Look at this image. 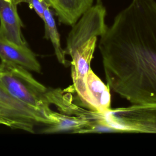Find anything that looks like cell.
<instances>
[{
  "label": "cell",
  "mask_w": 156,
  "mask_h": 156,
  "mask_svg": "<svg viewBox=\"0 0 156 156\" xmlns=\"http://www.w3.org/2000/svg\"><path fill=\"white\" fill-rule=\"evenodd\" d=\"M100 37L110 88L132 105L156 104V1L132 0Z\"/></svg>",
  "instance_id": "obj_1"
},
{
  "label": "cell",
  "mask_w": 156,
  "mask_h": 156,
  "mask_svg": "<svg viewBox=\"0 0 156 156\" xmlns=\"http://www.w3.org/2000/svg\"><path fill=\"white\" fill-rule=\"evenodd\" d=\"M0 86L15 99L48 116L52 112L51 90L38 82L29 70L20 66L1 62Z\"/></svg>",
  "instance_id": "obj_2"
},
{
  "label": "cell",
  "mask_w": 156,
  "mask_h": 156,
  "mask_svg": "<svg viewBox=\"0 0 156 156\" xmlns=\"http://www.w3.org/2000/svg\"><path fill=\"white\" fill-rule=\"evenodd\" d=\"M104 116L112 132L156 133V104L112 108Z\"/></svg>",
  "instance_id": "obj_3"
},
{
  "label": "cell",
  "mask_w": 156,
  "mask_h": 156,
  "mask_svg": "<svg viewBox=\"0 0 156 156\" xmlns=\"http://www.w3.org/2000/svg\"><path fill=\"white\" fill-rule=\"evenodd\" d=\"M0 117L13 129L34 133L38 125H51L53 120L45 113L15 99L0 86Z\"/></svg>",
  "instance_id": "obj_4"
},
{
  "label": "cell",
  "mask_w": 156,
  "mask_h": 156,
  "mask_svg": "<svg viewBox=\"0 0 156 156\" xmlns=\"http://www.w3.org/2000/svg\"><path fill=\"white\" fill-rule=\"evenodd\" d=\"M98 37H93L80 44L69 55L71 77L74 90L82 104L86 108L93 110L86 89V77L91 69L90 63L95 50Z\"/></svg>",
  "instance_id": "obj_5"
},
{
  "label": "cell",
  "mask_w": 156,
  "mask_h": 156,
  "mask_svg": "<svg viewBox=\"0 0 156 156\" xmlns=\"http://www.w3.org/2000/svg\"><path fill=\"white\" fill-rule=\"evenodd\" d=\"M0 59L1 62L20 66L29 71L40 73L41 65L35 54L27 44L18 45L0 35Z\"/></svg>",
  "instance_id": "obj_6"
},
{
  "label": "cell",
  "mask_w": 156,
  "mask_h": 156,
  "mask_svg": "<svg viewBox=\"0 0 156 156\" xmlns=\"http://www.w3.org/2000/svg\"><path fill=\"white\" fill-rule=\"evenodd\" d=\"M16 0H0V35L18 45L26 44Z\"/></svg>",
  "instance_id": "obj_7"
},
{
  "label": "cell",
  "mask_w": 156,
  "mask_h": 156,
  "mask_svg": "<svg viewBox=\"0 0 156 156\" xmlns=\"http://www.w3.org/2000/svg\"><path fill=\"white\" fill-rule=\"evenodd\" d=\"M44 1L54 9L58 21L68 26L74 25L93 2V0Z\"/></svg>",
  "instance_id": "obj_8"
},
{
  "label": "cell",
  "mask_w": 156,
  "mask_h": 156,
  "mask_svg": "<svg viewBox=\"0 0 156 156\" xmlns=\"http://www.w3.org/2000/svg\"><path fill=\"white\" fill-rule=\"evenodd\" d=\"M86 89L93 111L105 113L112 109L110 87L90 69L85 81Z\"/></svg>",
  "instance_id": "obj_9"
},
{
  "label": "cell",
  "mask_w": 156,
  "mask_h": 156,
  "mask_svg": "<svg viewBox=\"0 0 156 156\" xmlns=\"http://www.w3.org/2000/svg\"><path fill=\"white\" fill-rule=\"evenodd\" d=\"M54 123L46 126L43 130L44 133H57L61 132H72V133H80L91 124L102 122L92 120L87 118L69 115L52 110L49 114Z\"/></svg>",
  "instance_id": "obj_10"
},
{
  "label": "cell",
  "mask_w": 156,
  "mask_h": 156,
  "mask_svg": "<svg viewBox=\"0 0 156 156\" xmlns=\"http://www.w3.org/2000/svg\"><path fill=\"white\" fill-rule=\"evenodd\" d=\"M44 13L43 21L44 23L45 38L49 39L53 46L55 56L60 63L66 65L67 60L65 58V50L62 49L60 43V35L56 26L55 20L50 10V7L44 2Z\"/></svg>",
  "instance_id": "obj_11"
},
{
  "label": "cell",
  "mask_w": 156,
  "mask_h": 156,
  "mask_svg": "<svg viewBox=\"0 0 156 156\" xmlns=\"http://www.w3.org/2000/svg\"><path fill=\"white\" fill-rule=\"evenodd\" d=\"M18 4L21 2L27 3L31 9H33L39 17L43 20L44 13V0H16Z\"/></svg>",
  "instance_id": "obj_12"
},
{
  "label": "cell",
  "mask_w": 156,
  "mask_h": 156,
  "mask_svg": "<svg viewBox=\"0 0 156 156\" xmlns=\"http://www.w3.org/2000/svg\"><path fill=\"white\" fill-rule=\"evenodd\" d=\"M0 124L1 125H4V126H5L7 127H9V123L5 120L3 118H1L0 117Z\"/></svg>",
  "instance_id": "obj_13"
}]
</instances>
